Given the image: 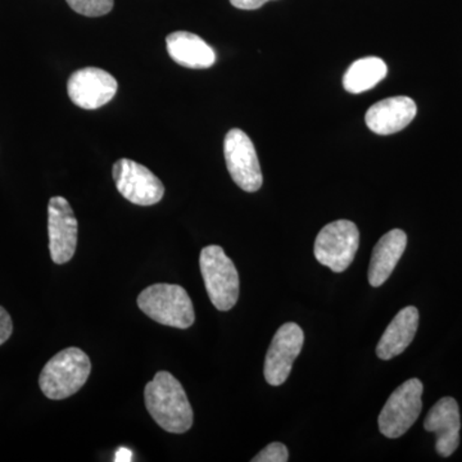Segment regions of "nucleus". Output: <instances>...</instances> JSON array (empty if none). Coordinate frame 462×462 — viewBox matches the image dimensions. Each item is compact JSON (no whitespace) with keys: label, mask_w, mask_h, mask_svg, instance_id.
<instances>
[{"label":"nucleus","mask_w":462,"mask_h":462,"mask_svg":"<svg viewBox=\"0 0 462 462\" xmlns=\"http://www.w3.org/2000/svg\"><path fill=\"white\" fill-rule=\"evenodd\" d=\"M118 84L107 71L97 67L78 69L67 83L69 99L78 107L98 109L115 98Z\"/></svg>","instance_id":"nucleus-10"},{"label":"nucleus","mask_w":462,"mask_h":462,"mask_svg":"<svg viewBox=\"0 0 462 462\" xmlns=\"http://www.w3.org/2000/svg\"><path fill=\"white\" fill-rule=\"evenodd\" d=\"M267 2H272V0H230L231 5L238 9H245V11L261 8Z\"/></svg>","instance_id":"nucleus-21"},{"label":"nucleus","mask_w":462,"mask_h":462,"mask_svg":"<svg viewBox=\"0 0 462 462\" xmlns=\"http://www.w3.org/2000/svg\"><path fill=\"white\" fill-rule=\"evenodd\" d=\"M138 306L152 320L166 327L188 329L196 320L193 302L180 285H151L139 294Z\"/></svg>","instance_id":"nucleus-3"},{"label":"nucleus","mask_w":462,"mask_h":462,"mask_svg":"<svg viewBox=\"0 0 462 462\" xmlns=\"http://www.w3.org/2000/svg\"><path fill=\"white\" fill-rule=\"evenodd\" d=\"M144 398L148 412L163 430L182 434L190 430L193 410L180 382L171 374L157 373L145 387Z\"/></svg>","instance_id":"nucleus-1"},{"label":"nucleus","mask_w":462,"mask_h":462,"mask_svg":"<svg viewBox=\"0 0 462 462\" xmlns=\"http://www.w3.org/2000/svg\"><path fill=\"white\" fill-rule=\"evenodd\" d=\"M425 430L436 433L438 455L448 457L460 445V409L455 398L445 397L438 401L424 421Z\"/></svg>","instance_id":"nucleus-12"},{"label":"nucleus","mask_w":462,"mask_h":462,"mask_svg":"<svg viewBox=\"0 0 462 462\" xmlns=\"http://www.w3.org/2000/svg\"><path fill=\"white\" fill-rule=\"evenodd\" d=\"M112 173L118 193L134 205L153 206L165 196L162 181L135 161L121 158Z\"/></svg>","instance_id":"nucleus-8"},{"label":"nucleus","mask_w":462,"mask_h":462,"mask_svg":"<svg viewBox=\"0 0 462 462\" xmlns=\"http://www.w3.org/2000/svg\"><path fill=\"white\" fill-rule=\"evenodd\" d=\"M387 74L388 67L382 58H361L346 69L343 88L351 94L365 93L375 88Z\"/></svg>","instance_id":"nucleus-17"},{"label":"nucleus","mask_w":462,"mask_h":462,"mask_svg":"<svg viewBox=\"0 0 462 462\" xmlns=\"http://www.w3.org/2000/svg\"><path fill=\"white\" fill-rule=\"evenodd\" d=\"M419 319V310L413 306L404 307L394 316L376 346L380 360H391L411 345L418 331Z\"/></svg>","instance_id":"nucleus-15"},{"label":"nucleus","mask_w":462,"mask_h":462,"mask_svg":"<svg viewBox=\"0 0 462 462\" xmlns=\"http://www.w3.org/2000/svg\"><path fill=\"white\" fill-rule=\"evenodd\" d=\"M224 154L227 171L240 189L248 193L260 190L263 182V171L256 148L247 134L240 129H231L225 136Z\"/></svg>","instance_id":"nucleus-7"},{"label":"nucleus","mask_w":462,"mask_h":462,"mask_svg":"<svg viewBox=\"0 0 462 462\" xmlns=\"http://www.w3.org/2000/svg\"><path fill=\"white\" fill-rule=\"evenodd\" d=\"M170 57L178 65L203 69L215 65L216 51L200 36L188 32H175L166 38Z\"/></svg>","instance_id":"nucleus-14"},{"label":"nucleus","mask_w":462,"mask_h":462,"mask_svg":"<svg viewBox=\"0 0 462 462\" xmlns=\"http://www.w3.org/2000/svg\"><path fill=\"white\" fill-rule=\"evenodd\" d=\"M199 266L212 305L218 311H229L239 298V275L236 264L220 245H208L200 252Z\"/></svg>","instance_id":"nucleus-4"},{"label":"nucleus","mask_w":462,"mask_h":462,"mask_svg":"<svg viewBox=\"0 0 462 462\" xmlns=\"http://www.w3.org/2000/svg\"><path fill=\"white\" fill-rule=\"evenodd\" d=\"M288 460V448L279 442L264 447L256 457L252 458L254 462H287Z\"/></svg>","instance_id":"nucleus-19"},{"label":"nucleus","mask_w":462,"mask_h":462,"mask_svg":"<svg viewBox=\"0 0 462 462\" xmlns=\"http://www.w3.org/2000/svg\"><path fill=\"white\" fill-rule=\"evenodd\" d=\"M418 107L410 97H392L375 103L365 116L367 127L378 135H392L409 126Z\"/></svg>","instance_id":"nucleus-13"},{"label":"nucleus","mask_w":462,"mask_h":462,"mask_svg":"<svg viewBox=\"0 0 462 462\" xmlns=\"http://www.w3.org/2000/svg\"><path fill=\"white\" fill-rule=\"evenodd\" d=\"M66 2L76 14L87 17L105 16L115 5L114 0H66Z\"/></svg>","instance_id":"nucleus-18"},{"label":"nucleus","mask_w":462,"mask_h":462,"mask_svg":"<svg viewBox=\"0 0 462 462\" xmlns=\"http://www.w3.org/2000/svg\"><path fill=\"white\" fill-rule=\"evenodd\" d=\"M91 372L89 357L71 346L58 352L42 370L39 385L45 397L65 400L84 387Z\"/></svg>","instance_id":"nucleus-2"},{"label":"nucleus","mask_w":462,"mask_h":462,"mask_svg":"<svg viewBox=\"0 0 462 462\" xmlns=\"http://www.w3.org/2000/svg\"><path fill=\"white\" fill-rule=\"evenodd\" d=\"M133 460V451H130V449L126 448V447H120V448H118L117 451H116V462H129Z\"/></svg>","instance_id":"nucleus-22"},{"label":"nucleus","mask_w":462,"mask_h":462,"mask_svg":"<svg viewBox=\"0 0 462 462\" xmlns=\"http://www.w3.org/2000/svg\"><path fill=\"white\" fill-rule=\"evenodd\" d=\"M407 245V236L403 230L393 229L383 236L374 247L369 266V282L378 288L388 281L396 269L398 261L403 256Z\"/></svg>","instance_id":"nucleus-16"},{"label":"nucleus","mask_w":462,"mask_h":462,"mask_svg":"<svg viewBox=\"0 0 462 462\" xmlns=\"http://www.w3.org/2000/svg\"><path fill=\"white\" fill-rule=\"evenodd\" d=\"M78 220L74 209L63 197H53L48 205V234L51 257L63 264L74 257L78 245Z\"/></svg>","instance_id":"nucleus-11"},{"label":"nucleus","mask_w":462,"mask_h":462,"mask_svg":"<svg viewBox=\"0 0 462 462\" xmlns=\"http://www.w3.org/2000/svg\"><path fill=\"white\" fill-rule=\"evenodd\" d=\"M12 331H14V324H12L11 316L5 307L0 306V346L5 345L11 338Z\"/></svg>","instance_id":"nucleus-20"},{"label":"nucleus","mask_w":462,"mask_h":462,"mask_svg":"<svg viewBox=\"0 0 462 462\" xmlns=\"http://www.w3.org/2000/svg\"><path fill=\"white\" fill-rule=\"evenodd\" d=\"M303 343L305 334L296 322H287L279 328L264 358V379L270 385L279 387L289 378Z\"/></svg>","instance_id":"nucleus-9"},{"label":"nucleus","mask_w":462,"mask_h":462,"mask_svg":"<svg viewBox=\"0 0 462 462\" xmlns=\"http://www.w3.org/2000/svg\"><path fill=\"white\" fill-rule=\"evenodd\" d=\"M424 385L413 378L404 382L388 398L380 412L378 424L383 436L396 439L415 424L422 410Z\"/></svg>","instance_id":"nucleus-6"},{"label":"nucleus","mask_w":462,"mask_h":462,"mask_svg":"<svg viewBox=\"0 0 462 462\" xmlns=\"http://www.w3.org/2000/svg\"><path fill=\"white\" fill-rule=\"evenodd\" d=\"M360 247V231L348 220H338L322 227L316 236V260L331 272L343 273L354 263Z\"/></svg>","instance_id":"nucleus-5"}]
</instances>
